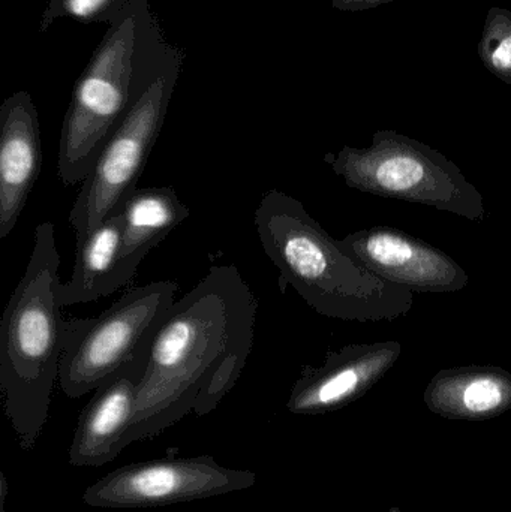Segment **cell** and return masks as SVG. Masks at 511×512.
Masks as SVG:
<instances>
[{"label": "cell", "instance_id": "obj_7", "mask_svg": "<svg viewBox=\"0 0 511 512\" xmlns=\"http://www.w3.org/2000/svg\"><path fill=\"white\" fill-rule=\"evenodd\" d=\"M179 283L155 280L128 289L95 318L63 321L59 384L69 399L101 387L149 345L174 303Z\"/></svg>", "mask_w": 511, "mask_h": 512}, {"label": "cell", "instance_id": "obj_2", "mask_svg": "<svg viewBox=\"0 0 511 512\" xmlns=\"http://www.w3.org/2000/svg\"><path fill=\"white\" fill-rule=\"evenodd\" d=\"M264 252L288 285L320 315L342 321H395L414 306V292L387 282L351 258L302 203L278 189L264 192L254 215Z\"/></svg>", "mask_w": 511, "mask_h": 512}, {"label": "cell", "instance_id": "obj_15", "mask_svg": "<svg viewBox=\"0 0 511 512\" xmlns=\"http://www.w3.org/2000/svg\"><path fill=\"white\" fill-rule=\"evenodd\" d=\"M123 261L137 274L141 261L191 216L170 186L135 189L122 206Z\"/></svg>", "mask_w": 511, "mask_h": 512}, {"label": "cell", "instance_id": "obj_4", "mask_svg": "<svg viewBox=\"0 0 511 512\" xmlns=\"http://www.w3.org/2000/svg\"><path fill=\"white\" fill-rule=\"evenodd\" d=\"M134 3L137 35L131 102L72 204L69 224L75 236L95 230L119 212L126 198L137 189L182 72V50L168 44L149 2Z\"/></svg>", "mask_w": 511, "mask_h": 512}, {"label": "cell", "instance_id": "obj_8", "mask_svg": "<svg viewBox=\"0 0 511 512\" xmlns=\"http://www.w3.org/2000/svg\"><path fill=\"white\" fill-rule=\"evenodd\" d=\"M255 483V472L227 468L203 454L122 466L87 487L83 501L107 510L168 507L242 492Z\"/></svg>", "mask_w": 511, "mask_h": 512}, {"label": "cell", "instance_id": "obj_1", "mask_svg": "<svg viewBox=\"0 0 511 512\" xmlns=\"http://www.w3.org/2000/svg\"><path fill=\"white\" fill-rule=\"evenodd\" d=\"M255 319L257 300L236 265H215L174 301L150 343L120 451L161 435L191 412L215 411L245 370Z\"/></svg>", "mask_w": 511, "mask_h": 512}, {"label": "cell", "instance_id": "obj_17", "mask_svg": "<svg viewBox=\"0 0 511 512\" xmlns=\"http://www.w3.org/2000/svg\"><path fill=\"white\" fill-rule=\"evenodd\" d=\"M128 0H50L39 21V33L59 18H74L84 24L104 23L110 26L122 14Z\"/></svg>", "mask_w": 511, "mask_h": 512}, {"label": "cell", "instance_id": "obj_18", "mask_svg": "<svg viewBox=\"0 0 511 512\" xmlns=\"http://www.w3.org/2000/svg\"><path fill=\"white\" fill-rule=\"evenodd\" d=\"M392 2H396V0H333L332 6L338 11L357 12L368 11V9Z\"/></svg>", "mask_w": 511, "mask_h": 512}, {"label": "cell", "instance_id": "obj_14", "mask_svg": "<svg viewBox=\"0 0 511 512\" xmlns=\"http://www.w3.org/2000/svg\"><path fill=\"white\" fill-rule=\"evenodd\" d=\"M75 265L69 282L60 283L62 307L90 303L128 286L135 274L123 261L122 210L95 230L75 236Z\"/></svg>", "mask_w": 511, "mask_h": 512}, {"label": "cell", "instance_id": "obj_6", "mask_svg": "<svg viewBox=\"0 0 511 512\" xmlns=\"http://www.w3.org/2000/svg\"><path fill=\"white\" fill-rule=\"evenodd\" d=\"M137 11L134 0L108 26L75 83L60 132L57 174L65 186L83 183L131 102Z\"/></svg>", "mask_w": 511, "mask_h": 512}, {"label": "cell", "instance_id": "obj_3", "mask_svg": "<svg viewBox=\"0 0 511 512\" xmlns=\"http://www.w3.org/2000/svg\"><path fill=\"white\" fill-rule=\"evenodd\" d=\"M60 255L54 225L36 227L29 264L0 324V390L6 417L23 450H32L47 423L62 358Z\"/></svg>", "mask_w": 511, "mask_h": 512}, {"label": "cell", "instance_id": "obj_12", "mask_svg": "<svg viewBox=\"0 0 511 512\" xmlns=\"http://www.w3.org/2000/svg\"><path fill=\"white\" fill-rule=\"evenodd\" d=\"M41 167L38 110L20 90L0 105V239L14 231Z\"/></svg>", "mask_w": 511, "mask_h": 512}, {"label": "cell", "instance_id": "obj_5", "mask_svg": "<svg viewBox=\"0 0 511 512\" xmlns=\"http://www.w3.org/2000/svg\"><path fill=\"white\" fill-rule=\"evenodd\" d=\"M324 162L348 188L363 194L420 204L468 221L488 218L485 197L455 162L399 132H375L371 146H344L327 153Z\"/></svg>", "mask_w": 511, "mask_h": 512}, {"label": "cell", "instance_id": "obj_9", "mask_svg": "<svg viewBox=\"0 0 511 512\" xmlns=\"http://www.w3.org/2000/svg\"><path fill=\"white\" fill-rule=\"evenodd\" d=\"M339 243L381 279L419 294H449L470 283L467 271L452 256L396 228L380 225L356 231Z\"/></svg>", "mask_w": 511, "mask_h": 512}, {"label": "cell", "instance_id": "obj_10", "mask_svg": "<svg viewBox=\"0 0 511 512\" xmlns=\"http://www.w3.org/2000/svg\"><path fill=\"white\" fill-rule=\"evenodd\" d=\"M402 355V343L384 340L351 343L329 351L320 367L303 366L288 397L294 415H323L339 411L365 396Z\"/></svg>", "mask_w": 511, "mask_h": 512}, {"label": "cell", "instance_id": "obj_11", "mask_svg": "<svg viewBox=\"0 0 511 512\" xmlns=\"http://www.w3.org/2000/svg\"><path fill=\"white\" fill-rule=\"evenodd\" d=\"M152 343V342H150ZM150 343L123 364L101 387L81 412L69 448V463L77 468H101L122 451L119 445L128 430L137 405L138 390L147 367Z\"/></svg>", "mask_w": 511, "mask_h": 512}, {"label": "cell", "instance_id": "obj_13", "mask_svg": "<svg viewBox=\"0 0 511 512\" xmlns=\"http://www.w3.org/2000/svg\"><path fill=\"white\" fill-rule=\"evenodd\" d=\"M423 400L446 420H494L511 409V373L489 364L443 369L426 385Z\"/></svg>", "mask_w": 511, "mask_h": 512}, {"label": "cell", "instance_id": "obj_16", "mask_svg": "<svg viewBox=\"0 0 511 512\" xmlns=\"http://www.w3.org/2000/svg\"><path fill=\"white\" fill-rule=\"evenodd\" d=\"M483 65L495 77L511 86V11L489 9L479 42Z\"/></svg>", "mask_w": 511, "mask_h": 512}]
</instances>
